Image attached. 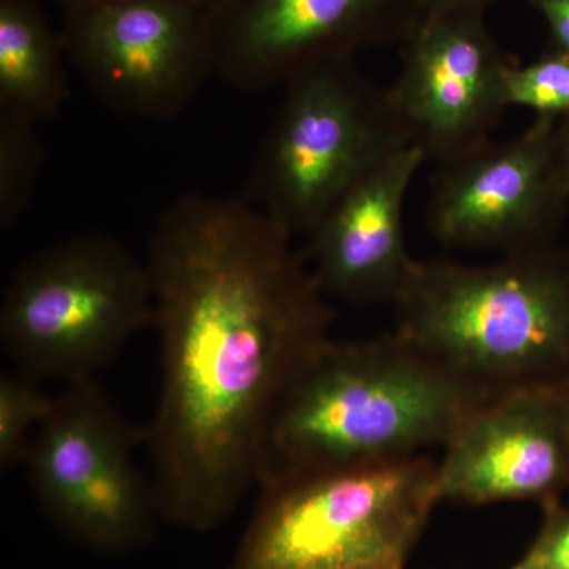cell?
I'll use <instances>...</instances> for the list:
<instances>
[{
	"label": "cell",
	"instance_id": "cell-15",
	"mask_svg": "<svg viewBox=\"0 0 569 569\" xmlns=\"http://www.w3.org/2000/svg\"><path fill=\"white\" fill-rule=\"evenodd\" d=\"M37 122L0 110V227L10 230L32 203L44 152Z\"/></svg>",
	"mask_w": 569,
	"mask_h": 569
},
{
	"label": "cell",
	"instance_id": "cell-19",
	"mask_svg": "<svg viewBox=\"0 0 569 569\" xmlns=\"http://www.w3.org/2000/svg\"><path fill=\"white\" fill-rule=\"evenodd\" d=\"M548 26L553 48L569 52V0H527Z\"/></svg>",
	"mask_w": 569,
	"mask_h": 569
},
{
	"label": "cell",
	"instance_id": "cell-4",
	"mask_svg": "<svg viewBox=\"0 0 569 569\" xmlns=\"http://www.w3.org/2000/svg\"><path fill=\"white\" fill-rule=\"evenodd\" d=\"M440 501L425 455L288 479L261 490L231 569L406 568Z\"/></svg>",
	"mask_w": 569,
	"mask_h": 569
},
{
	"label": "cell",
	"instance_id": "cell-16",
	"mask_svg": "<svg viewBox=\"0 0 569 569\" xmlns=\"http://www.w3.org/2000/svg\"><path fill=\"white\" fill-rule=\"evenodd\" d=\"M56 396V395H54ZM54 396L21 370L0 377V468L24 463L32 438L51 413Z\"/></svg>",
	"mask_w": 569,
	"mask_h": 569
},
{
	"label": "cell",
	"instance_id": "cell-3",
	"mask_svg": "<svg viewBox=\"0 0 569 569\" xmlns=\"http://www.w3.org/2000/svg\"><path fill=\"white\" fill-rule=\"evenodd\" d=\"M392 307L397 335L492 395L569 381V252L556 244L486 266L417 260Z\"/></svg>",
	"mask_w": 569,
	"mask_h": 569
},
{
	"label": "cell",
	"instance_id": "cell-10",
	"mask_svg": "<svg viewBox=\"0 0 569 569\" xmlns=\"http://www.w3.org/2000/svg\"><path fill=\"white\" fill-rule=\"evenodd\" d=\"M509 63L482 13L425 14L415 26L388 89L408 142L427 162L440 167L490 142L508 110Z\"/></svg>",
	"mask_w": 569,
	"mask_h": 569
},
{
	"label": "cell",
	"instance_id": "cell-2",
	"mask_svg": "<svg viewBox=\"0 0 569 569\" xmlns=\"http://www.w3.org/2000/svg\"><path fill=\"white\" fill-rule=\"evenodd\" d=\"M493 396L396 331L326 340L277 403L258 459L257 488L443 448Z\"/></svg>",
	"mask_w": 569,
	"mask_h": 569
},
{
	"label": "cell",
	"instance_id": "cell-20",
	"mask_svg": "<svg viewBox=\"0 0 569 569\" xmlns=\"http://www.w3.org/2000/svg\"><path fill=\"white\" fill-rule=\"evenodd\" d=\"M497 0H419L422 17L425 14L456 13V11H468V13H482L486 9L496 3Z\"/></svg>",
	"mask_w": 569,
	"mask_h": 569
},
{
	"label": "cell",
	"instance_id": "cell-5",
	"mask_svg": "<svg viewBox=\"0 0 569 569\" xmlns=\"http://www.w3.org/2000/svg\"><path fill=\"white\" fill-rule=\"evenodd\" d=\"M152 323L146 258L112 236L82 234L17 269L0 306V343L17 370L70 385L93 378Z\"/></svg>",
	"mask_w": 569,
	"mask_h": 569
},
{
	"label": "cell",
	"instance_id": "cell-14",
	"mask_svg": "<svg viewBox=\"0 0 569 569\" xmlns=\"http://www.w3.org/2000/svg\"><path fill=\"white\" fill-rule=\"evenodd\" d=\"M61 50L36 0H0V110L54 118L70 97Z\"/></svg>",
	"mask_w": 569,
	"mask_h": 569
},
{
	"label": "cell",
	"instance_id": "cell-24",
	"mask_svg": "<svg viewBox=\"0 0 569 569\" xmlns=\"http://www.w3.org/2000/svg\"><path fill=\"white\" fill-rule=\"evenodd\" d=\"M370 569H406V568L387 567V568H370Z\"/></svg>",
	"mask_w": 569,
	"mask_h": 569
},
{
	"label": "cell",
	"instance_id": "cell-12",
	"mask_svg": "<svg viewBox=\"0 0 569 569\" xmlns=\"http://www.w3.org/2000/svg\"><path fill=\"white\" fill-rule=\"evenodd\" d=\"M441 501H535L569 489V381L509 389L481 403L437 462Z\"/></svg>",
	"mask_w": 569,
	"mask_h": 569
},
{
	"label": "cell",
	"instance_id": "cell-1",
	"mask_svg": "<svg viewBox=\"0 0 569 569\" xmlns=\"http://www.w3.org/2000/svg\"><path fill=\"white\" fill-rule=\"evenodd\" d=\"M146 261L160 343L149 478L160 520L206 533L257 488L277 403L336 313L293 236L246 198L183 194Z\"/></svg>",
	"mask_w": 569,
	"mask_h": 569
},
{
	"label": "cell",
	"instance_id": "cell-9",
	"mask_svg": "<svg viewBox=\"0 0 569 569\" xmlns=\"http://www.w3.org/2000/svg\"><path fill=\"white\" fill-rule=\"evenodd\" d=\"M557 126L535 118L518 137L437 167L427 206L437 241L503 254L556 244L569 206Z\"/></svg>",
	"mask_w": 569,
	"mask_h": 569
},
{
	"label": "cell",
	"instance_id": "cell-6",
	"mask_svg": "<svg viewBox=\"0 0 569 569\" xmlns=\"http://www.w3.org/2000/svg\"><path fill=\"white\" fill-rule=\"evenodd\" d=\"M244 194L290 236H309L359 179L410 144L389 89L351 59L320 63L283 86Z\"/></svg>",
	"mask_w": 569,
	"mask_h": 569
},
{
	"label": "cell",
	"instance_id": "cell-21",
	"mask_svg": "<svg viewBox=\"0 0 569 569\" xmlns=\"http://www.w3.org/2000/svg\"><path fill=\"white\" fill-rule=\"evenodd\" d=\"M557 142H559L561 168H563L565 178H567L569 186V118L563 119L557 126Z\"/></svg>",
	"mask_w": 569,
	"mask_h": 569
},
{
	"label": "cell",
	"instance_id": "cell-8",
	"mask_svg": "<svg viewBox=\"0 0 569 569\" xmlns=\"http://www.w3.org/2000/svg\"><path fill=\"white\" fill-rule=\"evenodd\" d=\"M63 48L111 110L167 121L216 71L211 18L186 0H112L67 11Z\"/></svg>",
	"mask_w": 569,
	"mask_h": 569
},
{
	"label": "cell",
	"instance_id": "cell-18",
	"mask_svg": "<svg viewBox=\"0 0 569 569\" xmlns=\"http://www.w3.org/2000/svg\"><path fill=\"white\" fill-rule=\"evenodd\" d=\"M542 512L537 538L509 569H569V503L557 500L542 507Z\"/></svg>",
	"mask_w": 569,
	"mask_h": 569
},
{
	"label": "cell",
	"instance_id": "cell-23",
	"mask_svg": "<svg viewBox=\"0 0 569 569\" xmlns=\"http://www.w3.org/2000/svg\"><path fill=\"white\" fill-rule=\"evenodd\" d=\"M67 11L86 9V7L100 6V3L112 2V0H59Z\"/></svg>",
	"mask_w": 569,
	"mask_h": 569
},
{
	"label": "cell",
	"instance_id": "cell-7",
	"mask_svg": "<svg viewBox=\"0 0 569 569\" xmlns=\"http://www.w3.org/2000/svg\"><path fill=\"white\" fill-rule=\"evenodd\" d=\"M134 430L93 378L63 385L26 455L29 482L48 519L67 537L121 553L151 539V478L134 460Z\"/></svg>",
	"mask_w": 569,
	"mask_h": 569
},
{
	"label": "cell",
	"instance_id": "cell-22",
	"mask_svg": "<svg viewBox=\"0 0 569 569\" xmlns=\"http://www.w3.org/2000/svg\"><path fill=\"white\" fill-rule=\"evenodd\" d=\"M187 3L194 7V9L200 10L201 13L208 14L209 18H212L213 14L217 13L228 0H186Z\"/></svg>",
	"mask_w": 569,
	"mask_h": 569
},
{
	"label": "cell",
	"instance_id": "cell-13",
	"mask_svg": "<svg viewBox=\"0 0 569 569\" xmlns=\"http://www.w3.org/2000/svg\"><path fill=\"white\" fill-rule=\"evenodd\" d=\"M426 153L415 144L359 179L307 238V264L326 296L353 305L392 302L415 260L408 252L406 204Z\"/></svg>",
	"mask_w": 569,
	"mask_h": 569
},
{
	"label": "cell",
	"instance_id": "cell-17",
	"mask_svg": "<svg viewBox=\"0 0 569 569\" xmlns=\"http://www.w3.org/2000/svg\"><path fill=\"white\" fill-rule=\"evenodd\" d=\"M507 107L527 108L535 118H569V52L552 50L527 66L509 63L505 71Z\"/></svg>",
	"mask_w": 569,
	"mask_h": 569
},
{
	"label": "cell",
	"instance_id": "cell-11",
	"mask_svg": "<svg viewBox=\"0 0 569 569\" xmlns=\"http://www.w3.org/2000/svg\"><path fill=\"white\" fill-rule=\"evenodd\" d=\"M421 18L419 0H228L211 18L216 71L238 91L263 92L408 37Z\"/></svg>",
	"mask_w": 569,
	"mask_h": 569
}]
</instances>
